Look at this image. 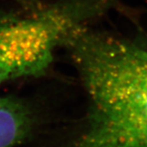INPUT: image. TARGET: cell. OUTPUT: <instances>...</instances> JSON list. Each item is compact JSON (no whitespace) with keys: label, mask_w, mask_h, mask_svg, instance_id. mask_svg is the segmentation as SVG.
Segmentation results:
<instances>
[{"label":"cell","mask_w":147,"mask_h":147,"mask_svg":"<svg viewBox=\"0 0 147 147\" xmlns=\"http://www.w3.org/2000/svg\"><path fill=\"white\" fill-rule=\"evenodd\" d=\"M115 0H62L29 17L0 20V87L47 71L73 30Z\"/></svg>","instance_id":"2"},{"label":"cell","mask_w":147,"mask_h":147,"mask_svg":"<svg viewBox=\"0 0 147 147\" xmlns=\"http://www.w3.org/2000/svg\"><path fill=\"white\" fill-rule=\"evenodd\" d=\"M91 101L77 147H147V39L79 26L63 43Z\"/></svg>","instance_id":"1"},{"label":"cell","mask_w":147,"mask_h":147,"mask_svg":"<svg viewBox=\"0 0 147 147\" xmlns=\"http://www.w3.org/2000/svg\"><path fill=\"white\" fill-rule=\"evenodd\" d=\"M32 118L23 100L0 96V147H12L23 140L31 127Z\"/></svg>","instance_id":"3"}]
</instances>
